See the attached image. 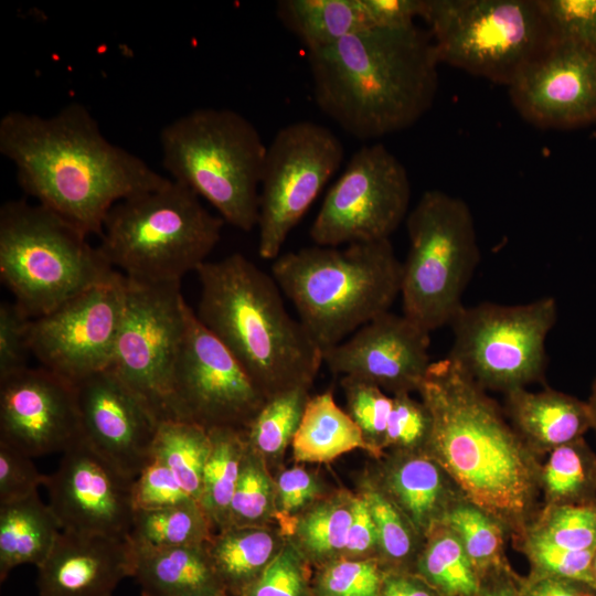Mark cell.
I'll return each instance as SVG.
<instances>
[{
	"instance_id": "36",
	"label": "cell",
	"mask_w": 596,
	"mask_h": 596,
	"mask_svg": "<svg viewBox=\"0 0 596 596\" xmlns=\"http://www.w3.org/2000/svg\"><path fill=\"white\" fill-rule=\"evenodd\" d=\"M212 523L198 501L136 510L129 540L155 547L206 544L214 534Z\"/></svg>"
},
{
	"instance_id": "6",
	"label": "cell",
	"mask_w": 596,
	"mask_h": 596,
	"mask_svg": "<svg viewBox=\"0 0 596 596\" xmlns=\"http://www.w3.org/2000/svg\"><path fill=\"white\" fill-rule=\"evenodd\" d=\"M224 223L194 192L169 178L157 189L116 203L105 220L98 248L130 281L181 283L207 260Z\"/></svg>"
},
{
	"instance_id": "22",
	"label": "cell",
	"mask_w": 596,
	"mask_h": 596,
	"mask_svg": "<svg viewBox=\"0 0 596 596\" xmlns=\"http://www.w3.org/2000/svg\"><path fill=\"white\" fill-rule=\"evenodd\" d=\"M132 576L129 538L62 530L38 566L40 596H113Z\"/></svg>"
},
{
	"instance_id": "48",
	"label": "cell",
	"mask_w": 596,
	"mask_h": 596,
	"mask_svg": "<svg viewBox=\"0 0 596 596\" xmlns=\"http://www.w3.org/2000/svg\"><path fill=\"white\" fill-rule=\"evenodd\" d=\"M194 500L181 486L172 471L151 456L132 483L135 510L160 509Z\"/></svg>"
},
{
	"instance_id": "14",
	"label": "cell",
	"mask_w": 596,
	"mask_h": 596,
	"mask_svg": "<svg viewBox=\"0 0 596 596\" xmlns=\"http://www.w3.org/2000/svg\"><path fill=\"white\" fill-rule=\"evenodd\" d=\"M126 280L124 317L108 369L159 421H166L188 304L181 283L145 285Z\"/></svg>"
},
{
	"instance_id": "31",
	"label": "cell",
	"mask_w": 596,
	"mask_h": 596,
	"mask_svg": "<svg viewBox=\"0 0 596 596\" xmlns=\"http://www.w3.org/2000/svg\"><path fill=\"white\" fill-rule=\"evenodd\" d=\"M355 492L364 499L373 519L379 561L387 571L413 572L425 538L366 470L359 476Z\"/></svg>"
},
{
	"instance_id": "34",
	"label": "cell",
	"mask_w": 596,
	"mask_h": 596,
	"mask_svg": "<svg viewBox=\"0 0 596 596\" xmlns=\"http://www.w3.org/2000/svg\"><path fill=\"white\" fill-rule=\"evenodd\" d=\"M413 573L440 596H477L480 577L459 538L441 523L426 538Z\"/></svg>"
},
{
	"instance_id": "35",
	"label": "cell",
	"mask_w": 596,
	"mask_h": 596,
	"mask_svg": "<svg viewBox=\"0 0 596 596\" xmlns=\"http://www.w3.org/2000/svg\"><path fill=\"white\" fill-rule=\"evenodd\" d=\"M309 397L308 387L278 393L266 400L243 429L249 448L265 460L274 476L283 469Z\"/></svg>"
},
{
	"instance_id": "43",
	"label": "cell",
	"mask_w": 596,
	"mask_h": 596,
	"mask_svg": "<svg viewBox=\"0 0 596 596\" xmlns=\"http://www.w3.org/2000/svg\"><path fill=\"white\" fill-rule=\"evenodd\" d=\"M312 567L287 539L276 558L241 596H313Z\"/></svg>"
},
{
	"instance_id": "8",
	"label": "cell",
	"mask_w": 596,
	"mask_h": 596,
	"mask_svg": "<svg viewBox=\"0 0 596 596\" xmlns=\"http://www.w3.org/2000/svg\"><path fill=\"white\" fill-rule=\"evenodd\" d=\"M82 230L26 200L0 209V277L31 319L46 315L116 270Z\"/></svg>"
},
{
	"instance_id": "57",
	"label": "cell",
	"mask_w": 596,
	"mask_h": 596,
	"mask_svg": "<svg viewBox=\"0 0 596 596\" xmlns=\"http://www.w3.org/2000/svg\"><path fill=\"white\" fill-rule=\"evenodd\" d=\"M194 596H230L226 592L215 593V594H204V595H194Z\"/></svg>"
},
{
	"instance_id": "50",
	"label": "cell",
	"mask_w": 596,
	"mask_h": 596,
	"mask_svg": "<svg viewBox=\"0 0 596 596\" xmlns=\"http://www.w3.org/2000/svg\"><path fill=\"white\" fill-rule=\"evenodd\" d=\"M46 479L47 475L36 469L32 457L0 441V504L29 498Z\"/></svg>"
},
{
	"instance_id": "25",
	"label": "cell",
	"mask_w": 596,
	"mask_h": 596,
	"mask_svg": "<svg viewBox=\"0 0 596 596\" xmlns=\"http://www.w3.org/2000/svg\"><path fill=\"white\" fill-rule=\"evenodd\" d=\"M130 544L131 577L141 586V596H194L225 592L206 544L180 547H155L132 541Z\"/></svg>"
},
{
	"instance_id": "19",
	"label": "cell",
	"mask_w": 596,
	"mask_h": 596,
	"mask_svg": "<svg viewBox=\"0 0 596 596\" xmlns=\"http://www.w3.org/2000/svg\"><path fill=\"white\" fill-rule=\"evenodd\" d=\"M429 333L406 316L386 311L323 350L322 362L331 372L372 383L391 396L418 392L433 363Z\"/></svg>"
},
{
	"instance_id": "4",
	"label": "cell",
	"mask_w": 596,
	"mask_h": 596,
	"mask_svg": "<svg viewBox=\"0 0 596 596\" xmlns=\"http://www.w3.org/2000/svg\"><path fill=\"white\" fill-rule=\"evenodd\" d=\"M195 312L266 398L312 385L322 350L285 308L280 288L240 253L202 264Z\"/></svg>"
},
{
	"instance_id": "11",
	"label": "cell",
	"mask_w": 596,
	"mask_h": 596,
	"mask_svg": "<svg viewBox=\"0 0 596 596\" xmlns=\"http://www.w3.org/2000/svg\"><path fill=\"white\" fill-rule=\"evenodd\" d=\"M557 318L556 301L462 306L453 319L448 358L482 389L504 394L544 376L545 341Z\"/></svg>"
},
{
	"instance_id": "53",
	"label": "cell",
	"mask_w": 596,
	"mask_h": 596,
	"mask_svg": "<svg viewBox=\"0 0 596 596\" xmlns=\"http://www.w3.org/2000/svg\"><path fill=\"white\" fill-rule=\"evenodd\" d=\"M521 596H596L589 585L550 575L530 573L519 576Z\"/></svg>"
},
{
	"instance_id": "27",
	"label": "cell",
	"mask_w": 596,
	"mask_h": 596,
	"mask_svg": "<svg viewBox=\"0 0 596 596\" xmlns=\"http://www.w3.org/2000/svg\"><path fill=\"white\" fill-rule=\"evenodd\" d=\"M290 447L296 464H328L355 449L372 455L361 429L331 391L309 397Z\"/></svg>"
},
{
	"instance_id": "29",
	"label": "cell",
	"mask_w": 596,
	"mask_h": 596,
	"mask_svg": "<svg viewBox=\"0 0 596 596\" xmlns=\"http://www.w3.org/2000/svg\"><path fill=\"white\" fill-rule=\"evenodd\" d=\"M276 14L308 52L373 28L364 0H280Z\"/></svg>"
},
{
	"instance_id": "3",
	"label": "cell",
	"mask_w": 596,
	"mask_h": 596,
	"mask_svg": "<svg viewBox=\"0 0 596 596\" xmlns=\"http://www.w3.org/2000/svg\"><path fill=\"white\" fill-rule=\"evenodd\" d=\"M320 110L360 140L404 130L432 107L440 63L428 30L371 28L308 52Z\"/></svg>"
},
{
	"instance_id": "15",
	"label": "cell",
	"mask_w": 596,
	"mask_h": 596,
	"mask_svg": "<svg viewBox=\"0 0 596 596\" xmlns=\"http://www.w3.org/2000/svg\"><path fill=\"white\" fill-rule=\"evenodd\" d=\"M266 400L236 358L188 305L169 419L193 423L206 430L244 429Z\"/></svg>"
},
{
	"instance_id": "10",
	"label": "cell",
	"mask_w": 596,
	"mask_h": 596,
	"mask_svg": "<svg viewBox=\"0 0 596 596\" xmlns=\"http://www.w3.org/2000/svg\"><path fill=\"white\" fill-rule=\"evenodd\" d=\"M440 63L509 86L553 41L540 0H424Z\"/></svg>"
},
{
	"instance_id": "33",
	"label": "cell",
	"mask_w": 596,
	"mask_h": 596,
	"mask_svg": "<svg viewBox=\"0 0 596 596\" xmlns=\"http://www.w3.org/2000/svg\"><path fill=\"white\" fill-rule=\"evenodd\" d=\"M544 505H574L596 501V453L583 438L547 454L540 471Z\"/></svg>"
},
{
	"instance_id": "58",
	"label": "cell",
	"mask_w": 596,
	"mask_h": 596,
	"mask_svg": "<svg viewBox=\"0 0 596 596\" xmlns=\"http://www.w3.org/2000/svg\"><path fill=\"white\" fill-rule=\"evenodd\" d=\"M593 573H594V576L596 578V551H595L594 557H593Z\"/></svg>"
},
{
	"instance_id": "16",
	"label": "cell",
	"mask_w": 596,
	"mask_h": 596,
	"mask_svg": "<svg viewBox=\"0 0 596 596\" xmlns=\"http://www.w3.org/2000/svg\"><path fill=\"white\" fill-rule=\"evenodd\" d=\"M126 277L115 272L51 312L31 319V354L40 365L76 383L109 368L126 301Z\"/></svg>"
},
{
	"instance_id": "30",
	"label": "cell",
	"mask_w": 596,
	"mask_h": 596,
	"mask_svg": "<svg viewBox=\"0 0 596 596\" xmlns=\"http://www.w3.org/2000/svg\"><path fill=\"white\" fill-rule=\"evenodd\" d=\"M353 500L354 491L331 490L294 520L286 538L312 570L342 556Z\"/></svg>"
},
{
	"instance_id": "23",
	"label": "cell",
	"mask_w": 596,
	"mask_h": 596,
	"mask_svg": "<svg viewBox=\"0 0 596 596\" xmlns=\"http://www.w3.org/2000/svg\"><path fill=\"white\" fill-rule=\"evenodd\" d=\"M365 470L424 538L444 522L449 508L464 496L426 453L385 451Z\"/></svg>"
},
{
	"instance_id": "26",
	"label": "cell",
	"mask_w": 596,
	"mask_h": 596,
	"mask_svg": "<svg viewBox=\"0 0 596 596\" xmlns=\"http://www.w3.org/2000/svg\"><path fill=\"white\" fill-rule=\"evenodd\" d=\"M287 542L277 525L228 526L206 543L212 565L230 596L241 594L276 558Z\"/></svg>"
},
{
	"instance_id": "28",
	"label": "cell",
	"mask_w": 596,
	"mask_h": 596,
	"mask_svg": "<svg viewBox=\"0 0 596 596\" xmlns=\"http://www.w3.org/2000/svg\"><path fill=\"white\" fill-rule=\"evenodd\" d=\"M62 526L39 493L0 504V581L23 564L41 565Z\"/></svg>"
},
{
	"instance_id": "38",
	"label": "cell",
	"mask_w": 596,
	"mask_h": 596,
	"mask_svg": "<svg viewBox=\"0 0 596 596\" xmlns=\"http://www.w3.org/2000/svg\"><path fill=\"white\" fill-rule=\"evenodd\" d=\"M512 544L549 545L572 551L596 550V501L574 505L542 504Z\"/></svg>"
},
{
	"instance_id": "51",
	"label": "cell",
	"mask_w": 596,
	"mask_h": 596,
	"mask_svg": "<svg viewBox=\"0 0 596 596\" xmlns=\"http://www.w3.org/2000/svg\"><path fill=\"white\" fill-rule=\"evenodd\" d=\"M340 558H377L376 529L364 499L354 491L352 520L345 546Z\"/></svg>"
},
{
	"instance_id": "39",
	"label": "cell",
	"mask_w": 596,
	"mask_h": 596,
	"mask_svg": "<svg viewBox=\"0 0 596 596\" xmlns=\"http://www.w3.org/2000/svg\"><path fill=\"white\" fill-rule=\"evenodd\" d=\"M443 523L457 534L480 579L509 564L505 544L510 536L507 530L465 496L453 503Z\"/></svg>"
},
{
	"instance_id": "45",
	"label": "cell",
	"mask_w": 596,
	"mask_h": 596,
	"mask_svg": "<svg viewBox=\"0 0 596 596\" xmlns=\"http://www.w3.org/2000/svg\"><path fill=\"white\" fill-rule=\"evenodd\" d=\"M275 487L276 524L285 536L302 511L330 492L317 472L300 465L279 470Z\"/></svg>"
},
{
	"instance_id": "2",
	"label": "cell",
	"mask_w": 596,
	"mask_h": 596,
	"mask_svg": "<svg viewBox=\"0 0 596 596\" xmlns=\"http://www.w3.org/2000/svg\"><path fill=\"white\" fill-rule=\"evenodd\" d=\"M418 393L433 422L426 454L510 539L521 533L542 505V458L486 390L448 356L432 363Z\"/></svg>"
},
{
	"instance_id": "20",
	"label": "cell",
	"mask_w": 596,
	"mask_h": 596,
	"mask_svg": "<svg viewBox=\"0 0 596 596\" xmlns=\"http://www.w3.org/2000/svg\"><path fill=\"white\" fill-rule=\"evenodd\" d=\"M79 437L74 383L41 365L0 381V441L33 458Z\"/></svg>"
},
{
	"instance_id": "55",
	"label": "cell",
	"mask_w": 596,
	"mask_h": 596,
	"mask_svg": "<svg viewBox=\"0 0 596 596\" xmlns=\"http://www.w3.org/2000/svg\"><path fill=\"white\" fill-rule=\"evenodd\" d=\"M519 576L509 563L480 579L477 596H521Z\"/></svg>"
},
{
	"instance_id": "18",
	"label": "cell",
	"mask_w": 596,
	"mask_h": 596,
	"mask_svg": "<svg viewBox=\"0 0 596 596\" xmlns=\"http://www.w3.org/2000/svg\"><path fill=\"white\" fill-rule=\"evenodd\" d=\"M529 123L553 129L596 121V49L554 40L508 86Z\"/></svg>"
},
{
	"instance_id": "44",
	"label": "cell",
	"mask_w": 596,
	"mask_h": 596,
	"mask_svg": "<svg viewBox=\"0 0 596 596\" xmlns=\"http://www.w3.org/2000/svg\"><path fill=\"white\" fill-rule=\"evenodd\" d=\"M432 428L430 413L422 400L411 393L393 395L384 453H426Z\"/></svg>"
},
{
	"instance_id": "46",
	"label": "cell",
	"mask_w": 596,
	"mask_h": 596,
	"mask_svg": "<svg viewBox=\"0 0 596 596\" xmlns=\"http://www.w3.org/2000/svg\"><path fill=\"white\" fill-rule=\"evenodd\" d=\"M513 547L526 557L530 573L578 581L596 589L593 573L596 550L572 551L536 544H519Z\"/></svg>"
},
{
	"instance_id": "42",
	"label": "cell",
	"mask_w": 596,
	"mask_h": 596,
	"mask_svg": "<svg viewBox=\"0 0 596 596\" xmlns=\"http://www.w3.org/2000/svg\"><path fill=\"white\" fill-rule=\"evenodd\" d=\"M387 572L377 558H337L312 570L313 596H377Z\"/></svg>"
},
{
	"instance_id": "21",
	"label": "cell",
	"mask_w": 596,
	"mask_h": 596,
	"mask_svg": "<svg viewBox=\"0 0 596 596\" xmlns=\"http://www.w3.org/2000/svg\"><path fill=\"white\" fill-rule=\"evenodd\" d=\"M81 437L127 477L151 458L159 419L111 370L74 383Z\"/></svg>"
},
{
	"instance_id": "12",
	"label": "cell",
	"mask_w": 596,
	"mask_h": 596,
	"mask_svg": "<svg viewBox=\"0 0 596 596\" xmlns=\"http://www.w3.org/2000/svg\"><path fill=\"white\" fill-rule=\"evenodd\" d=\"M344 148L327 127L289 124L267 146L258 206V254L276 259L288 235L339 170Z\"/></svg>"
},
{
	"instance_id": "1",
	"label": "cell",
	"mask_w": 596,
	"mask_h": 596,
	"mask_svg": "<svg viewBox=\"0 0 596 596\" xmlns=\"http://www.w3.org/2000/svg\"><path fill=\"white\" fill-rule=\"evenodd\" d=\"M0 152L14 164L26 195L98 237L116 203L169 180L109 141L87 107L75 102L51 116L6 113Z\"/></svg>"
},
{
	"instance_id": "49",
	"label": "cell",
	"mask_w": 596,
	"mask_h": 596,
	"mask_svg": "<svg viewBox=\"0 0 596 596\" xmlns=\"http://www.w3.org/2000/svg\"><path fill=\"white\" fill-rule=\"evenodd\" d=\"M31 318L13 302L0 305V381L29 368Z\"/></svg>"
},
{
	"instance_id": "9",
	"label": "cell",
	"mask_w": 596,
	"mask_h": 596,
	"mask_svg": "<svg viewBox=\"0 0 596 596\" xmlns=\"http://www.w3.org/2000/svg\"><path fill=\"white\" fill-rule=\"evenodd\" d=\"M403 315L428 332L450 324L479 263L473 217L460 198L427 190L406 216Z\"/></svg>"
},
{
	"instance_id": "47",
	"label": "cell",
	"mask_w": 596,
	"mask_h": 596,
	"mask_svg": "<svg viewBox=\"0 0 596 596\" xmlns=\"http://www.w3.org/2000/svg\"><path fill=\"white\" fill-rule=\"evenodd\" d=\"M554 40L596 49V0H540Z\"/></svg>"
},
{
	"instance_id": "52",
	"label": "cell",
	"mask_w": 596,
	"mask_h": 596,
	"mask_svg": "<svg viewBox=\"0 0 596 596\" xmlns=\"http://www.w3.org/2000/svg\"><path fill=\"white\" fill-rule=\"evenodd\" d=\"M373 28H405L422 17L424 0H364Z\"/></svg>"
},
{
	"instance_id": "32",
	"label": "cell",
	"mask_w": 596,
	"mask_h": 596,
	"mask_svg": "<svg viewBox=\"0 0 596 596\" xmlns=\"http://www.w3.org/2000/svg\"><path fill=\"white\" fill-rule=\"evenodd\" d=\"M209 435L211 447L203 470L199 503L216 533L227 526L230 505L247 441L243 429L237 428H213Z\"/></svg>"
},
{
	"instance_id": "40",
	"label": "cell",
	"mask_w": 596,
	"mask_h": 596,
	"mask_svg": "<svg viewBox=\"0 0 596 596\" xmlns=\"http://www.w3.org/2000/svg\"><path fill=\"white\" fill-rule=\"evenodd\" d=\"M267 525H277L275 476L247 444L226 528Z\"/></svg>"
},
{
	"instance_id": "41",
	"label": "cell",
	"mask_w": 596,
	"mask_h": 596,
	"mask_svg": "<svg viewBox=\"0 0 596 596\" xmlns=\"http://www.w3.org/2000/svg\"><path fill=\"white\" fill-rule=\"evenodd\" d=\"M340 384L345 396L347 413L361 429L372 450V459L381 458L384 454L392 396L379 386L353 376H342Z\"/></svg>"
},
{
	"instance_id": "56",
	"label": "cell",
	"mask_w": 596,
	"mask_h": 596,
	"mask_svg": "<svg viewBox=\"0 0 596 596\" xmlns=\"http://www.w3.org/2000/svg\"><path fill=\"white\" fill-rule=\"evenodd\" d=\"M588 405L589 414H590V421H592V429L596 434V379L592 386V392L589 395L588 401L586 402Z\"/></svg>"
},
{
	"instance_id": "7",
	"label": "cell",
	"mask_w": 596,
	"mask_h": 596,
	"mask_svg": "<svg viewBox=\"0 0 596 596\" xmlns=\"http://www.w3.org/2000/svg\"><path fill=\"white\" fill-rule=\"evenodd\" d=\"M159 140L172 181L207 201L233 227L257 226L267 146L246 117L227 108H198L167 124Z\"/></svg>"
},
{
	"instance_id": "5",
	"label": "cell",
	"mask_w": 596,
	"mask_h": 596,
	"mask_svg": "<svg viewBox=\"0 0 596 596\" xmlns=\"http://www.w3.org/2000/svg\"><path fill=\"white\" fill-rule=\"evenodd\" d=\"M272 274L323 351L389 311L401 294L402 262L390 240L279 255Z\"/></svg>"
},
{
	"instance_id": "24",
	"label": "cell",
	"mask_w": 596,
	"mask_h": 596,
	"mask_svg": "<svg viewBox=\"0 0 596 596\" xmlns=\"http://www.w3.org/2000/svg\"><path fill=\"white\" fill-rule=\"evenodd\" d=\"M504 413L524 443L541 458L583 438L592 429L587 403L552 389L530 392L524 387L507 393Z\"/></svg>"
},
{
	"instance_id": "17",
	"label": "cell",
	"mask_w": 596,
	"mask_h": 596,
	"mask_svg": "<svg viewBox=\"0 0 596 596\" xmlns=\"http://www.w3.org/2000/svg\"><path fill=\"white\" fill-rule=\"evenodd\" d=\"M47 475L49 505L62 530L127 538L135 508L131 479L79 437Z\"/></svg>"
},
{
	"instance_id": "54",
	"label": "cell",
	"mask_w": 596,
	"mask_h": 596,
	"mask_svg": "<svg viewBox=\"0 0 596 596\" xmlns=\"http://www.w3.org/2000/svg\"><path fill=\"white\" fill-rule=\"evenodd\" d=\"M377 596H440L413 572L389 571Z\"/></svg>"
},
{
	"instance_id": "13",
	"label": "cell",
	"mask_w": 596,
	"mask_h": 596,
	"mask_svg": "<svg viewBox=\"0 0 596 596\" xmlns=\"http://www.w3.org/2000/svg\"><path fill=\"white\" fill-rule=\"evenodd\" d=\"M409 200L403 163L382 143L363 146L327 192L310 237L330 247L390 240L407 216Z\"/></svg>"
},
{
	"instance_id": "37",
	"label": "cell",
	"mask_w": 596,
	"mask_h": 596,
	"mask_svg": "<svg viewBox=\"0 0 596 596\" xmlns=\"http://www.w3.org/2000/svg\"><path fill=\"white\" fill-rule=\"evenodd\" d=\"M210 447V435L205 428L189 422L166 419L159 422L151 456L161 460L199 502Z\"/></svg>"
}]
</instances>
